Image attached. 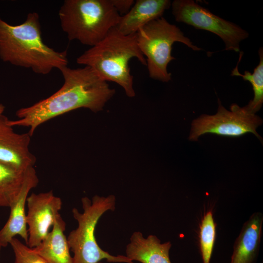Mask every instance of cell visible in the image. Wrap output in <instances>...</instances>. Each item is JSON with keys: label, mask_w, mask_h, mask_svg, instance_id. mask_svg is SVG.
<instances>
[{"label": "cell", "mask_w": 263, "mask_h": 263, "mask_svg": "<svg viewBox=\"0 0 263 263\" xmlns=\"http://www.w3.org/2000/svg\"><path fill=\"white\" fill-rule=\"evenodd\" d=\"M59 70L64 78L62 86L49 97L19 109L16 113L18 119L9 120L10 126L27 127L32 136L40 125L73 110L81 108L95 113L102 110L115 93L107 81L88 66H65Z\"/></svg>", "instance_id": "6da1fadb"}, {"label": "cell", "mask_w": 263, "mask_h": 263, "mask_svg": "<svg viewBox=\"0 0 263 263\" xmlns=\"http://www.w3.org/2000/svg\"><path fill=\"white\" fill-rule=\"evenodd\" d=\"M66 51H56L42 39L38 14H28L24 21L11 25L0 17V59L12 65L31 69L40 75L67 66Z\"/></svg>", "instance_id": "7a4b0ae2"}, {"label": "cell", "mask_w": 263, "mask_h": 263, "mask_svg": "<svg viewBox=\"0 0 263 263\" xmlns=\"http://www.w3.org/2000/svg\"><path fill=\"white\" fill-rule=\"evenodd\" d=\"M133 57L146 65V58L137 45L136 33L123 35L114 27L101 41L79 56L76 62L90 67L106 81L117 83L128 96L132 97L135 93L129 64Z\"/></svg>", "instance_id": "3957f363"}, {"label": "cell", "mask_w": 263, "mask_h": 263, "mask_svg": "<svg viewBox=\"0 0 263 263\" xmlns=\"http://www.w3.org/2000/svg\"><path fill=\"white\" fill-rule=\"evenodd\" d=\"M58 16L69 40L91 47L106 36L120 17L112 0H65Z\"/></svg>", "instance_id": "277c9868"}, {"label": "cell", "mask_w": 263, "mask_h": 263, "mask_svg": "<svg viewBox=\"0 0 263 263\" xmlns=\"http://www.w3.org/2000/svg\"><path fill=\"white\" fill-rule=\"evenodd\" d=\"M116 198L113 195L106 197L94 195L91 200L81 198L83 212L72 209L74 218L78 223L77 228L67 237L70 250L73 252V263H98L106 259L111 263H133L126 256H114L103 250L98 244L94 232L101 217L107 211L115 208Z\"/></svg>", "instance_id": "5b68a950"}, {"label": "cell", "mask_w": 263, "mask_h": 263, "mask_svg": "<svg viewBox=\"0 0 263 263\" xmlns=\"http://www.w3.org/2000/svg\"><path fill=\"white\" fill-rule=\"evenodd\" d=\"M138 46L146 57L149 76L162 82L171 80V74L167 70L170 61L175 59L171 55L175 42H182L195 51L202 50L184 36L180 29L161 17L149 22L136 33Z\"/></svg>", "instance_id": "8992f818"}, {"label": "cell", "mask_w": 263, "mask_h": 263, "mask_svg": "<svg viewBox=\"0 0 263 263\" xmlns=\"http://www.w3.org/2000/svg\"><path fill=\"white\" fill-rule=\"evenodd\" d=\"M218 102V111L215 114H203L192 121L189 140L197 141L201 135L208 133L238 137L251 132L263 142L256 131L263 123L261 117L236 104H232L230 111H228L222 105L219 99Z\"/></svg>", "instance_id": "52a82bcc"}, {"label": "cell", "mask_w": 263, "mask_h": 263, "mask_svg": "<svg viewBox=\"0 0 263 263\" xmlns=\"http://www.w3.org/2000/svg\"><path fill=\"white\" fill-rule=\"evenodd\" d=\"M172 13L177 22L216 34L224 41L226 50L240 51V43L248 33L239 26L227 21L201 6L192 0H175Z\"/></svg>", "instance_id": "ba28073f"}, {"label": "cell", "mask_w": 263, "mask_h": 263, "mask_svg": "<svg viewBox=\"0 0 263 263\" xmlns=\"http://www.w3.org/2000/svg\"><path fill=\"white\" fill-rule=\"evenodd\" d=\"M26 223L28 239L26 245L38 246L46 237L53 226L62 207L60 198L53 190L39 193H32L26 200Z\"/></svg>", "instance_id": "9c48e42d"}, {"label": "cell", "mask_w": 263, "mask_h": 263, "mask_svg": "<svg viewBox=\"0 0 263 263\" xmlns=\"http://www.w3.org/2000/svg\"><path fill=\"white\" fill-rule=\"evenodd\" d=\"M9 119L0 115V161L25 171L34 167L36 158L30 151L31 135L18 133L8 123Z\"/></svg>", "instance_id": "30bf717a"}, {"label": "cell", "mask_w": 263, "mask_h": 263, "mask_svg": "<svg viewBox=\"0 0 263 263\" xmlns=\"http://www.w3.org/2000/svg\"><path fill=\"white\" fill-rule=\"evenodd\" d=\"M38 178L34 167L26 171L25 176L20 190L14 202L10 206L9 218L3 227L0 230V246L6 247L11 240L18 235L25 241L28 239L26 223L25 205L29 191L36 187Z\"/></svg>", "instance_id": "8fae6325"}, {"label": "cell", "mask_w": 263, "mask_h": 263, "mask_svg": "<svg viewBox=\"0 0 263 263\" xmlns=\"http://www.w3.org/2000/svg\"><path fill=\"white\" fill-rule=\"evenodd\" d=\"M170 5L169 0H137L128 13L120 16L114 28L123 35L134 34L149 22L162 17Z\"/></svg>", "instance_id": "7c38bea8"}, {"label": "cell", "mask_w": 263, "mask_h": 263, "mask_svg": "<svg viewBox=\"0 0 263 263\" xmlns=\"http://www.w3.org/2000/svg\"><path fill=\"white\" fill-rule=\"evenodd\" d=\"M263 215L252 214L244 224L233 245L230 263H255L260 246Z\"/></svg>", "instance_id": "4fadbf2b"}, {"label": "cell", "mask_w": 263, "mask_h": 263, "mask_svg": "<svg viewBox=\"0 0 263 263\" xmlns=\"http://www.w3.org/2000/svg\"><path fill=\"white\" fill-rule=\"evenodd\" d=\"M127 245L126 256L132 261L141 263H171L169 251V241L161 243L156 236L150 235L145 238L140 231L134 232Z\"/></svg>", "instance_id": "5bb4252c"}, {"label": "cell", "mask_w": 263, "mask_h": 263, "mask_svg": "<svg viewBox=\"0 0 263 263\" xmlns=\"http://www.w3.org/2000/svg\"><path fill=\"white\" fill-rule=\"evenodd\" d=\"M66 224L59 214L46 237L34 250L48 263H73L64 234Z\"/></svg>", "instance_id": "9a60e30c"}, {"label": "cell", "mask_w": 263, "mask_h": 263, "mask_svg": "<svg viewBox=\"0 0 263 263\" xmlns=\"http://www.w3.org/2000/svg\"><path fill=\"white\" fill-rule=\"evenodd\" d=\"M26 171L0 161V207H10L16 200L24 182Z\"/></svg>", "instance_id": "2e32d148"}, {"label": "cell", "mask_w": 263, "mask_h": 263, "mask_svg": "<svg viewBox=\"0 0 263 263\" xmlns=\"http://www.w3.org/2000/svg\"><path fill=\"white\" fill-rule=\"evenodd\" d=\"M260 62L254 69L253 73L245 71L241 74L237 68L238 65L233 70L231 75L239 76L244 80L248 81L252 85L254 92V97L249 103L244 107L248 112L255 114L261 108L263 103V51L260 48L259 51Z\"/></svg>", "instance_id": "e0dca14e"}, {"label": "cell", "mask_w": 263, "mask_h": 263, "mask_svg": "<svg viewBox=\"0 0 263 263\" xmlns=\"http://www.w3.org/2000/svg\"><path fill=\"white\" fill-rule=\"evenodd\" d=\"M216 238V225L212 211L204 215L200 226L199 244L203 263H210Z\"/></svg>", "instance_id": "ac0fdd59"}, {"label": "cell", "mask_w": 263, "mask_h": 263, "mask_svg": "<svg viewBox=\"0 0 263 263\" xmlns=\"http://www.w3.org/2000/svg\"><path fill=\"white\" fill-rule=\"evenodd\" d=\"M15 255V263H48L34 249L15 237L10 242Z\"/></svg>", "instance_id": "d6986e66"}, {"label": "cell", "mask_w": 263, "mask_h": 263, "mask_svg": "<svg viewBox=\"0 0 263 263\" xmlns=\"http://www.w3.org/2000/svg\"><path fill=\"white\" fill-rule=\"evenodd\" d=\"M112 3L120 16L131 9L135 1L133 0H112Z\"/></svg>", "instance_id": "ffe728a7"}, {"label": "cell", "mask_w": 263, "mask_h": 263, "mask_svg": "<svg viewBox=\"0 0 263 263\" xmlns=\"http://www.w3.org/2000/svg\"><path fill=\"white\" fill-rule=\"evenodd\" d=\"M4 109L5 107L2 104H0V115L2 114Z\"/></svg>", "instance_id": "44dd1931"}, {"label": "cell", "mask_w": 263, "mask_h": 263, "mask_svg": "<svg viewBox=\"0 0 263 263\" xmlns=\"http://www.w3.org/2000/svg\"><path fill=\"white\" fill-rule=\"evenodd\" d=\"M0 249H1V247L0 246Z\"/></svg>", "instance_id": "7402d4cb"}, {"label": "cell", "mask_w": 263, "mask_h": 263, "mask_svg": "<svg viewBox=\"0 0 263 263\" xmlns=\"http://www.w3.org/2000/svg\"><path fill=\"white\" fill-rule=\"evenodd\" d=\"M98 263H104L100 262H99Z\"/></svg>", "instance_id": "603a6c76"}]
</instances>
